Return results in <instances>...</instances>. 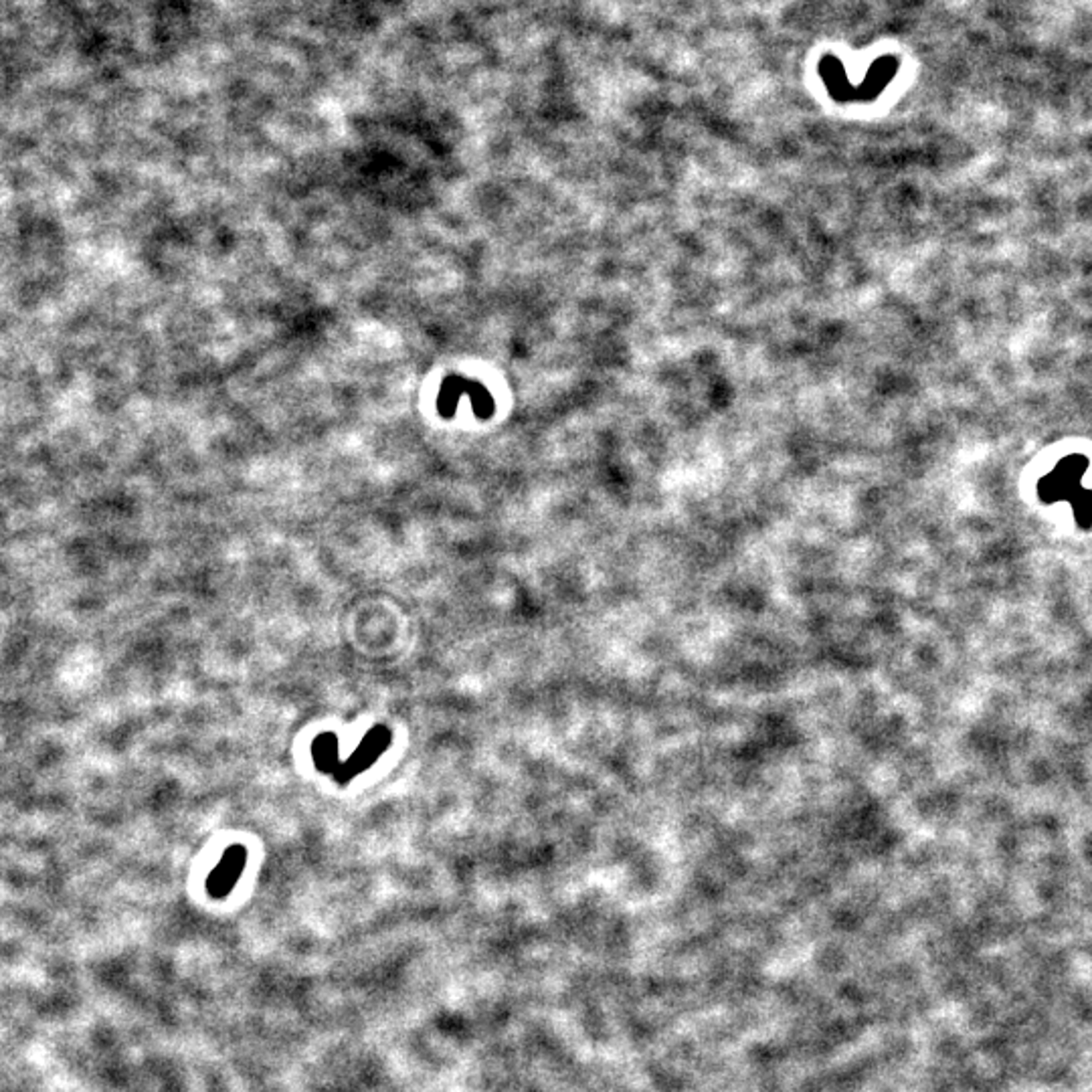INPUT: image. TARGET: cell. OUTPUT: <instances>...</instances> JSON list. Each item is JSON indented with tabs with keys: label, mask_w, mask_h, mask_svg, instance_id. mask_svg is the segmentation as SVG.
<instances>
[{
	"label": "cell",
	"mask_w": 1092,
	"mask_h": 1092,
	"mask_svg": "<svg viewBox=\"0 0 1092 1092\" xmlns=\"http://www.w3.org/2000/svg\"><path fill=\"white\" fill-rule=\"evenodd\" d=\"M391 744V731L386 726H374L368 731V735L362 738V743L358 744V749L349 756V761L344 763H338L337 769L332 771L334 779L337 783L346 785L349 781H352L356 775H361L362 771H367L374 761L379 759L380 755L385 753L386 747Z\"/></svg>",
	"instance_id": "cell-1"
},
{
	"label": "cell",
	"mask_w": 1092,
	"mask_h": 1092,
	"mask_svg": "<svg viewBox=\"0 0 1092 1092\" xmlns=\"http://www.w3.org/2000/svg\"><path fill=\"white\" fill-rule=\"evenodd\" d=\"M246 864H247L246 846L235 844L227 847L223 858H221L219 864L213 868V872H210L207 878L209 896L215 898V901H225V898L231 895V890L237 886L243 870H246Z\"/></svg>",
	"instance_id": "cell-2"
},
{
	"label": "cell",
	"mask_w": 1092,
	"mask_h": 1092,
	"mask_svg": "<svg viewBox=\"0 0 1092 1092\" xmlns=\"http://www.w3.org/2000/svg\"><path fill=\"white\" fill-rule=\"evenodd\" d=\"M312 756H314V763L318 769L332 775V771L337 769V765L340 763L337 735H334V732H322V735L314 741V744H312Z\"/></svg>",
	"instance_id": "cell-3"
}]
</instances>
